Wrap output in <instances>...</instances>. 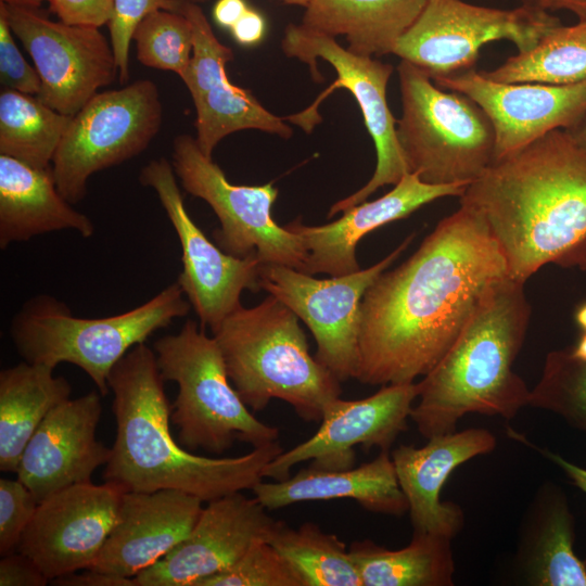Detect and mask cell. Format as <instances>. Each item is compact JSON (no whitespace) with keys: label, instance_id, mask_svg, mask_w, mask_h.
Segmentation results:
<instances>
[{"label":"cell","instance_id":"26","mask_svg":"<svg viewBox=\"0 0 586 586\" xmlns=\"http://www.w3.org/2000/svg\"><path fill=\"white\" fill-rule=\"evenodd\" d=\"M61 230L90 238L95 228L61 194L52 165L36 168L0 154V249Z\"/></svg>","mask_w":586,"mask_h":586},{"label":"cell","instance_id":"12","mask_svg":"<svg viewBox=\"0 0 586 586\" xmlns=\"http://www.w3.org/2000/svg\"><path fill=\"white\" fill-rule=\"evenodd\" d=\"M560 25L548 11L523 4L500 10L462 0H429L393 54L434 79L474 68L481 48L491 41L509 40L525 52Z\"/></svg>","mask_w":586,"mask_h":586},{"label":"cell","instance_id":"28","mask_svg":"<svg viewBox=\"0 0 586 586\" xmlns=\"http://www.w3.org/2000/svg\"><path fill=\"white\" fill-rule=\"evenodd\" d=\"M429 0H309L302 25L330 37L344 36L361 56L393 53Z\"/></svg>","mask_w":586,"mask_h":586},{"label":"cell","instance_id":"42","mask_svg":"<svg viewBox=\"0 0 586 586\" xmlns=\"http://www.w3.org/2000/svg\"><path fill=\"white\" fill-rule=\"evenodd\" d=\"M82 573L73 572L51 581L58 586H136L133 578L117 576L93 569H86Z\"/></svg>","mask_w":586,"mask_h":586},{"label":"cell","instance_id":"29","mask_svg":"<svg viewBox=\"0 0 586 586\" xmlns=\"http://www.w3.org/2000/svg\"><path fill=\"white\" fill-rule=\"evenodd\" d=\"M52 368L25 360L0 372V470L15 472L28 441L72 387Z\"/></svg>","mask_w":586,"mask_h":586},{"label":"cell","instance_id":"34","mask_svg":"<svg viewBox=\"0 0 586 586\" xmlns=\"http://www.w3.org/2000/svg\"><path fill=\"white\" fill-rule=\"evenodd\" d=\"M528 406L550 411L586 434V361L571 347L547 354Z\"/></svg>","mask_w":586,"mask_h":586},{"label":"cell","instance_id":"40","mask_svg":"<svg viewBox=\"0 0 586 586\" xmlns=\"http://www.w3.org/2000/svg\"><path fill=\"white\" fill-rule=\"evenodd\" d=\"M50 11L68 25L99 28L107 24L114 0H47Z\"/></svg>","mask_w":586,"mask_h":586},{"label":"cell","instance_id":"9","mask_svg":"<svg viewBox=\"0 0 586 586\" xmlns=\"http://www.w3.org/2000/svg\"><path fill=\"white\" fill-rule=\"evenodd\" d=\"M281 48L288 58L306 63L316 81L322 79L317 66L318 59L327 61L336 73V79L313 104L283 118L310 133L321 122L318 113L320 103L333 90L344 88L359 105L366 128L375 146L377 166L370 180L355 193L334 203L328 217L365 202L383 186L396 184L408 170L396 136L397 119L386 100V87L393 66L374 58L357 55L342 47L334 37L313 31L302 24L291 23L285 27Z\"/></svg>","mask_w":586,"mask_h":586},{"label":"cell","instance_id":"33","mask_svg":"<svg viewBox=\"0 0 586 586\" xmlns=\"http://www.w3.org/2000/svg\"><path fill=\"white\" fill-rule=\"evenodd\" d=\"M270 543L294 565L305 586H362L346 545L313 522L291 527L283 521Z\"/></svg>","mask_w":586,"mask_h":586},{"label":"cell","instance_id":"1","mask_svg":"<svg viewBox=\"0 0 586 586\" xmlns=\"http://www.w3.org/2000/svg\"><path fill=\"white\" fill-rule=\"evenodd\" d=\"M509 276L485 220L460 205L360 303L356 380L415 382L446 354L487 291Z\"/></svg>","mask_w":586,"mask_h":586},{"label":"cell","instance_id":"16","mask_svg":"<svg viewBox=\"0 0 586 586\" xmlns=\"http://www.w3.org/2000/svg\"><path fill=\"white\" fill-rule=\"evenodd\" d=\"M418 383L383 385L377 393L360 399L332 400L323 411L318 430L306 441L282 450L265 468L264 476L282 481L291 469L304 461L328 469H348L355 464V447L388 450L406 430Z\"/></svg>","mask_w":586,"mask_h":586},{"label":"cell","instance_id":"13","mask_svg":"<svg viewBox=\"0 0 586 586\" xmlns=\"http://www.w3.org/2000/svg\"><path fill=\"white\" fill-rule=\"evenodd\" d=\"M413 237L410 234L379 263L329 279H317L283 265L262 264L260 288L304 321L316 341L315 358L340 382L356 378L360 303L365 292L400 256Z\"/></svg>","mask_w":586,"mask_h":586},{"label":"cell","instance_id":"15","mask_svg":"<svg viewBox=\"0 0 586 586\" xmlns=\"http://www.w3.org/2000/svg\"><path fill=\"white\" fill-rule=\"evenodd\" d=\"M0 10L38 72L36 97L51 109L74 116L118 76L113 48L99 28L54 22L37 9L3 2Z\"/></svg>","mask_w":586,"mask_h":586},{"label":"cell","instance_id":"8","mask_svg":"<svg viewBox=\"0 0 586 586\" xmlns=\"http://www.w3.org/2000/svg\"><path fill=\"white\" fill-rule=\"evenodd\" d=\"M402 116L396 136L408 173L431 184H470L494 162L487 114L463 93L438 87L418 66H397Z\"/></svg>","mask_w":586,"mask_h":586},{"label":"cell","instance_id":"23","mask_svg":"<svg viewBox=\"0 0 586 586\" xmlns=\"http://www.w3.org/2000/svg\"><path fill=\"white\" fill-rule=\"evenodd\" d=\"M422 447L400 445L391 454L396 477L408 504L413 534L453 538L461 531V508L440 499L451 472L470 459L492 453L496 436L486 429L471 428L428 438Z\"/></svg>","mask_w":586,"mask_h":586},{"label":"cell","instance_id":"44","mask_svg":"<svg viewBox=\"0 0 586 586\" xmlns=\"http://www.w3.org/2000/svg\"><path fill=\"white\" fill-rule=\"evenodd\" d=\"M510 433H512L517 437V440L523 441V443L532 446L534 449L538 450L540 454L547 457L550 461L556 463L559 468H561L563 472H565V474L570 477L573 484L586 494V468L572 463L560 455L555 454L548 449L537 448L532 443H528L526 440H524L520 434H517L514 432ZM584 563L586 565V558L584 560Z\"/></svg>","mask_w":586,"mask_h":586},{"label":"cell","instance_id":"27","mask_svg":"<svg viewBox=\"0 0 586 586\" xmlns=\"http://www.w3.org/2000/svg\"><path fill=\"white\" fill-rule=\"evenodd\" d=\"M574 517L556 484H544L530 508L517 552L525 584L586 586V565L574 551Z\"/></svg>","mask_w":586,"mask_h":586},{"label":"cell","instance_id":"35","mask_svg":"<svg viewBox=\"0 0 586 586\" xmlns=\"http://www.w3.org/2000/svg\"><path fill=\"white\" fill-rule=\"evenodd\" d=\"M132 40L141 64L184 76L193 53V29L182 13H149L136 27Z\"/></svg>","mask_w":586,"mask_h":586},{"label":"cell","instance_id":"41","mask_svg":"<svg viewBox=\"0 0 586 586\" xmlns=\"http://www.w3.org/2000/svg\"><path fill=\"white\" fill-rule=\"evenodd\" d=\"M50 581L38 565L16 550L2 556L0 561V586H44Z\"/></svg>","mask_w":586,"mask_h":586},{"label":"cell","instance_id":"14","mask_svg":"<svg viewBox=\"0 0 586 586\" xmlns=\"http://www.w3.org/2000/svg\"><path fill=\"white\" fill-rule=\"evenodd\" d=\"M171 162L150 161L140 171L142 186L155 191L181 245L182 271L177 278L202 329L213 332L239 308L244 290H262V262L255 254L235 257L216 246L188 214Z\"/></svg>","mask_w":586,"mask_h":586},{"label":"cell","instance_id":"10","mask_svg":"<svg viewBox=\"0 0 586 586\" xmlns=\"http://www.w3.org/2000/svg\"><path fill=\"white\" fill-rule=\"evenodd\" d=\"M157 86L140 79L95 93L72 118L52 161L55 182L72 204L87 193L89 178L143 152L162 127Z\"/></svg>","mask_w":586,"mask_h":586},{"label":"cell","instance_id":"21","mask_svg":"<svg viewBox=\"0 0 586 586\" xmlns=\"http://www.w3.org/2000/svg\"><path fill=\"white\" fill-rule=\"evenodd\" d=\"M101 394L89 392L53 408L39 424L21 456L17 479L38 502L79 483L107 462L111 447L95 437Z\"/></svg>","mask_w":586,"mask_h":586},{"label":"cell","instance_id":"7","mask_svg":"<svg viewBox=\"0 0 586 586\" xmlns=\"http://www.w3.org/2000/svg\"><path fill=\"white\" fill-rule=\"evenodd\" d=\"M164 381L178 385L170 419L189 451L222 454L235 441L254 447L278 442L279 430L258 420L231 386L219 346L194 320L153 345Z\"/></svg>","mask_w":586,"mask_h":586},{"label":"cell","instance_id":"37","mask_svg":"<svg viewBox=\"0 0 586 586\" xmlns=\"http://www.w3.org/2000/svg\"><path fill=\"white\" fill-rule=\"evenodd\" d=\"M182 2L183 0H114L113 14L107 25L120 82L129 79V46L141 20L156 10L180 13Z\"/></svg>","mask_w":586,"mask_h":586},{"label":"cell","instance_id":"19","mask_svg":"<svg viewBox=\"0 0 586 586\" xmlns=\"http://www.w3.org/2000/svg\"><path fill=\"white\" fill-rule=\"evenodd\" d=\"M180 13L193 29V53L181 79L195 106L194 138L201 151L213 158L224 138L245 129L291 138L293 129L283 117L269 112L250 90L228 79L226 64L233 60V51L217 39L201 7L183 0Z\"/></svg>","mask_w":586,"mask_h":586},{"label":"cell","instance_id":"24","mask_svg":"<svg viewBox=\"0 0 586 586\" xmlns=\"http://www.w3.org/2000/svg\"><path fill=\"white\" fill-rule=\"evenodd\" d=\"M468 186L431 184L422 181L416 173H406L390 192L374 201L353 206L333 222L306 226L297 218L284 228L301 238L308 253L305 273L345 276L360 269L356 246L366 234L408 217L437 199L460 198Z\"/></svg>","mask_w":586,"mask_h":586},{"label":"cell","instance_id":"36","mask_svg":"<svg viewBox=\"0 0 586 586\" xmlns=\"http://www.w3.org/2000/svg\"><path fill=\"white\" fill-rule=\"evenodd\" d=\"M196 586H305L294 565L270 543L259 542L232 566Z\"/></svg>","mask_w":586,"mask_h":586},{"label":"cell","instance_id":"43","mask_svg":"<svg viewBox=\"0 0 586 586\" xmlns=\"http://www.w3.org/2000/svg\"><path fill=\"white\" fill-rule=\"evenodd\" d=\"M266 24L264 17L255 10H249L231 27L234 39L244 46L259 42L264 37Z\"/></svg>","mask_w":586,"mask_h":586},{"label":"cell","instance_id":"18","mask_svg":"<svg viewBox=\"0 0 586 586\" xmlns=\"http://www.w3.org/2000/svg\"><path fill=\"white\" fill-rule=\"evenodd\" d=\"M187 538L133 577L136 586H196L270 542L283 521L242 492L207 501Z\"/></svg>","mask_w":586,"mask_h":586},{"label":"cell","instance_id":"5","mask_svg":"<svg viewBox=\"0 0 586 586\" xmlns=\"http://www.w3.org/2000/svg\"><path fill=\"white\" fill-rule=\"evenodd\" d=\"M300 318L268 295L258 305L240 306L212 332L235 391L253 411L271 399L288 403L298 418L320 422L340 397L341 382L308 349Z\"/></svg>","mask_w":586,"mask_h":586},{"label":"cell","instance_id":"48","mask_svg":"<svg viewBox=\"0 0 586 586\" xmlns=\"http://www.w3.org/2000/svg\"><path fill=\"white\" fill-rule=\"evenodd\" d=\"M571 353L574 357L586 361V331L583 332L578 342L571 347Z\"/></svg>","mask_w":586,"mask_h":586},{"label":"cell","instance_id":"25","mask_svg":"<svg viewBox=\"0 0 586 586\" xmlns=\"http://www.w3.org/2000/svg\"><path fill=\"white\" fill-rule=\"evenodd\" d=\"M252 492L268 510L347 498L374 513L402 515L408 511L388 450H381L373 460L348 469L328 470L309 464L285 480L260 481Z\"/></svg>","mask_w":586,"mask_h":586},{"label":"cell","instance_id":"49","mask_svg":"<svg viewBox=\"0 0 586 586\" xmlns=\"http://www.w3.org/2000/svg\"><path fill=\"white\" fill-rule=\"evenodd\" d=\"M47 0H1V2L11 5L38 9L40 4Z\"/></svg>","mask_w":586,"mask_h":586},{"label":"cell","instance_id":"22","mask_svg":"<svg viewBox=\"0 0 586 586\" xmlns=\"http://www.w3.org/2000/svg\"><path fill=\"white\" fill-rule=\"evenodd\" d=\"M203 502L177 489L125 492L115 524L89 569L133 578L188 537Z\"/></svg>","mask_w":586,"mask_h":586},{"label":"cell","instance_id":"3","mask_svg":"<svg viewBox=\"0 0 586 586\" xmlns=\"http://www.w3.org/2000/svg\"><path fill=\"white\" fill-rule=\"evenodd\" d=\"M154 349L132 347L112 369L116 435L103 477L125 492L177 489L204 502L247 489L263 481L266 466L283 449L279 442L238 457L195 455L174 438L171 406Z\"/></svg>","mask_w":586,"mask_h":586},{"label":"cell","instance_id":"11","mask_svg":"<svg viewBox=\"0 0 586 586\" xmlns=\"http://www.w3.org/2000/svg\"><path fill=\"white\" fill-rule=\"evenodd\" d=\"M176 176L183 189L204 200L219 219L213 233L217 245L235 257L255 254L263 264H278L304 272L308 253L301 238L271 216L278 189L231 183L222 169L199 148L195 138L179 135L173 143Z\"/></svg>","mask_w":586,"mask_h":586},{"label":"cell","instance_id":"31","mask_svg":"<svg viewBox=\"0 0 586 586\" xmlns=\"http://www.w3.org/2000/svg\"><path fill=\"white\" fill-rule=\"evenodd\" d=\"M72 118L36 95L2 89L0 154L36 168L50 167Z\"/></svg>","mask_w":586,"mask_h":586},{"label":"cell","instance_id":"30","mask_svg":"<svg viewBox=\"0 0 586 586\" xmlns=\"http://www.w3.org/2000/svg\"><path fill=\"white\" fill-rule=\"evenodd\" d=\"M348 551L362 586H451L455 562L451 539L412 534L404 548L392 550L370 539L354 542Z\"/></svg>","mask_w":586,"mask_h":586},{"label":"cell","instance_id":"38","mask_svg":"<svg viewBox=\"0 0 586 586\" xmlns=\"http://www.w3.org/2000/svg\"><path fill=\"white\" fill-rule=\"evenodd\" d=\"M38 500L18 479L0 480V553L17 549L22 535L33 520Z\"/></svg>","mask_w":586,"mask_h":586},{"label":"cell","instance_id":"46","mask_svg":"<svg viewBox=\"0 0 586 586\" xmlns=\"http://www.w3.org/2000/svg\"><path fill=\"white\" fill-rule=\"evenodd\" d=\"M523 5L544 11L566 10L579 22L586 21V0H520Z\"/></svg>","mask_w":586,"mask_h":586},{"label":"cell","instance_id":"6","mask_svg":"<svg viewBox=\"0 0 586 586\" xmlns=\"http://www.w3.org/2000/svg\"><path fill=\"white\" fill-rule=\"evenodd\" d=\"M190 308L177 281L130 310L102 318L77 317L65 303L39 294L12 318L10 335L23 360L52 369L62 362L75 365L105 396L115 365L154 332L187 316Z\"/></svg>","mask_w":586,"mask_h":586},{"label":"cell","instance_id":"39","mask_svg":"<svg viewBox=\"0 0 586 586\" xmlns=\"http://www.w3.org/2000/svg\"><path fill=\"white\" fill-rule=\"evenodd\" d=\"M5 14L0 10V81L3 89L37 95L41 81L20 52Z\"/></svg>","mask_w":586,"mask_h":586},{"label":"cell","instance_id":"50","mask_svg":"<svg viewBox=\"0 0 586 586\" xmlns=\"http://www.w3.org/2000/svg\"><path fill=\"white\" fill-rule=\"evenodd\" d=\"M575 321L577 326L583 330L586 331V302L581 304L574 314Z\"/></svg>","mask_w":586,"mask_h":586},{"label":"cell","instance_id":"2","mask_svg":"<svg viewBox=\"0 0 586 586\" xmlns=\"http://www.w3.org/2000/svg\"><path fill=\"white\" fill-rule=\"evenodd\" d=\"M521 282L547 264L586 271V150L563 129L494 161L459 198Z\"/></svg>","mask_w":586,"mask_h":586},{"label":"cell","instance_id":"47","mask_svg":"<svg viewBox=\"0 0 586 586\" xmlns=\"http://www.w3.org/2000/svg\"><path fill=\"white\" fill-rule=\"evenodd\" d=\"M566 131L582 149L586 150V117L576 127Z\"/></svg>","mask_w":586,"mask_h":586},{"label":"cell","instance_id":"4","mask_svg":"<svg viewBox=\"0 0 586 586\" xmlns=\"http://www.w3.org/2000/svg\"><path fill=\"white\" fill-rule=\"evenodd\" d=\"M531 305L524 282H496L440 361L418 383L410 419L430 438L453 433L467 413L513 419L531 390L513 371L524 343Z\"/></svg>","mask_w":586,"mask_h":586},{"label":"cell","instance_id":"51","mask_svg":"<svg viewBox=\"0 0 586 586\" xmlns=\"http://www.w3.org/2000/svg\"><path fill=\"white\" fill-rule=\"evenodd\" d=\"M188 1L200 4V3L206 2L208 0H188ZM283 1H284L285 4L300 5V7L305 8L309 0H283Z\"/></svg>","mask_w":586,"mask_h":586},{"label":"cell","instance_id":"20","mask_svg":"<svg viewBox=\"0 0 586 586\" xmlns=\"http://www.w3.org/2000/svg\"><path fill=\"white\" fill-rule=\"evenodd\" d=\"M433 81L463 93L487 114L495 131L494 161L552 130H571L586 117V80L565 86L497 82L471 68Z\"/></svg>","mask_w":586,"mask_h":586},{"label":"cell","instance_id":"17","mask_svg":"<svg viewBox=\"0 0 586 586\" xmlns=\"http://www.w3.org/2000/svg\"><path fill=\"white\" fill-rule=\"evenodd\" d=\"M124 493L110 482H87L52 494L38 504L16 550L50 582L91 568L115 524Z\"/></svg>","mask_w":586,"mask_h":586},{"label":"cell","instance_id":"32","mask_svg":"<svg viewBox=\"0 0 586 586\" xmlns=\"http://www.w3.org/2000/svg\"><path fill=\"white\" fill-rule=\"evenodd\" d=\"M481 74L497 82H540L565 86L586 80V21L560 25L525 52Z\"/></svg>","mask_w":586,"mask_h":586},{"label":"cell","instance_id":"45","mask_svg":"<svg viewBox=\"0 0 586 586\" xmlns=\"http://www.w3.org/2000/svg\"><path fill=\"white\" fill-rule=\"evenodd\" d=\"M247 10L244 0H218L213 15L218 25L231 28Z\"/></svg>","mask_w":586,"mask_h":586}]
</instances>
